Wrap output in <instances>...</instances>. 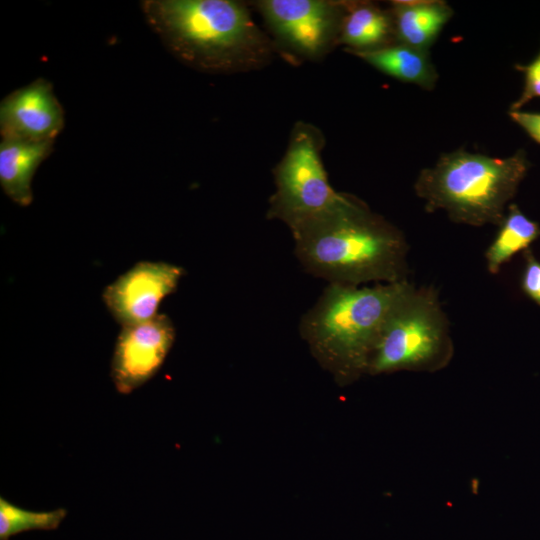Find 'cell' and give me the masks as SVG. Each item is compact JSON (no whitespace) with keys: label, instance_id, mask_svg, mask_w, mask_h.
<instances>
[{"label":"cell","instance_id":"obj_13","mask_svg":"<svg viewBox=\"0 0 540 540\" xmlns=\"http://www.w3.org/2000/svg\"><path fill=\"white\" fill-rule=\"evenodd\" d=\"M350 53L390 77L418 85L425 90H432L438 79L428 51L402 43L397 42L375 50Z\"/></svg>","mask_w":540,"mask_h":540},{"label":"cell","instance_id":"obj_8","mask_svg":"<svg viewBox=\"0 0 540 540\" xmlns=\"http://www.w3.org/2000/svg\"><path fill=\"white\" fill-rule=\"evenodd\" d=\"M184 275L179 265L139 261L108 284L101 298L121 327L142 323L159 314L160 303L177 290Z\"/></svg>","mask_w":540,"mask_h":540},{"label":"cell","instance_id":"obj_12","mask_svg":"<svg viewBox=\"0 0 540 540\" xmlns=\"http://www.w3.org/2000/svg\"><path fill=\"white\" fill-rule=\"evenodd\" d=\"M389 11L396 42L423 51H428L453 16L452 8L441 0L393 1Z\"/></svg>","mask_w":540,"mask_h":540},{"label":"cell","instance_id":"obj_5","mask_svg":"<svg viewBox=\"0 0 540 540\" xmlns=\"http://www.w3.org/2000/svg\"><path fill=\"white\" fill-rule=\"evenodd\" d=\"M451 352L449 321L437 291L408 283L384 321L368 373L440 367Z\"/></svg>","mask_w":540,"mask_h":540},{"label":"cell","instance_id":"obj_4","mask_svg":"<svg viewBox=\"0 0 540 540\" xmlns=\"http://www.w3.org/2000/svg\"><path fill=\"white\" fill-rule=\"evenodd\" d=\"M528 169L522 149L506 158L459 149L423 169L414 190L429 213L442 210L453 222L475 227L499 226Z\"/></svg>","mask_w":540,"mask_h":540},{"label":"cell","instance_id":"obj_1","mask_svg":"<svg viewBox=\"0 0 540 540\" xmlns=\"http://www.w3.org/2000/svg\"><path fill=\"white\" fill-rule=\"evenodd\" d=\"M289 230L302 268L328 284L407 281L404 234L356 196Z\"/></svg>","mask_w":540,"mask_h":540},{"label":"cell","instance_id":"obj_10","mask_svg":"<svg viewBox=\"0 0 540 540\" xmlns=\"http://www.w3.org/2000/svg\"><path fill=\"white\" fill-rule=\"evenodd\" d=\"M65 124V114L53 85L44 78L9 93L0 103L2 139L54 141Z\"/></svg>","mask_w":540,"mask_h":540},{"label":"cell","instance_id":"obj_11","mask_svg":"<svg viewBox=\"0 0 540 540\" xmlns=\"http://www.w3.org/2000/svg\"><path fill=\"white\" fill-rule=\"evenodd\" d=\"M53 143L1 140L0 185L3 192L17 205L26 207L32 203L34 174L52 152Z\"/></svg>","mask_w":540,"mask_h":540},{"label":"cell","instance_id":"obj_14","mask_svg":"<svg viewBox=\"0 0 540 540\" xmlns=\"http://www.w3.org/2000/svg\"><path fill=\"white\" fill-rule=\"evenodd\" d=\"M396 42L394 25L389 10L369 2H347L339 44L346 51H369Z\"/></svg>","mask_w":540,"mask_h":540},{"label":"cell","instance_id":"obj_17","mask_svg":"<svg viewBox=\"0 0 540 540\" xmlns=\"http://www.w3.org/2000/svg\"><path fill=\"white\" fill-rule=\"evenodd\" d=\"M515 68L524 75V87L520 97L511 104L510 111H518L534 98H540V51L527 65L517 64Z\"/></svg>","mask_w":540,"mask_h":540},{"label":"cell","instance_id":"obj_16","mask_svg":"<svg viewBox=\"0 0 540 540\" xmlns=\"http://www.w3.org/2000/svg\"><path fill=\"white\" fill-rule=\"evenodd\" d=\"M67 515V510L31 511L0 498V540L31 530H55Z\"/></svg>","mask_w":540,"mask_h":540},{"label":"cell","instance_id":"obj_2","mask_svg":"<svg viewBox=\"0 0 540 540\" xmlns=\"http://www.w3.org/2000/svg\"><path fill=\"white\" fill-rule=\"evenodd\" d=\"M150 27L178 59L206 72L259 68L271 56L269 39L243 3L231 0H145Z\"/></svg>","mask_w":540,"mask_h":540},{"label":"cell","instance_id":"obj_19","mask_svg":"<svg viewBox=\"0 0 540 540\" xmlns=\"http://www.w3.org/2000/svg\"><path fill=\"white\" fill-rule=\"evenodd\" d=\"M509 116L530 138L540 144V113L518 110L509 111Z\"/></svg>","mask_w":540,"mask_h":540},{"label":"cell","instance_id":"obj_6","mask_svg":"<svg viewBox=\"0 0 540 540\" xmlns=\"http://www.w3.org/2000/svg\"><path fill=\"white\" fill-rule=\"evenodd\" d=\"M324 137L311 124L297 123L285 155L274 169L275 192L267 217L292 228L336 208L350 194L330 185L321 159Z\"/></svg>","mask_w":540,"mask_h":540},{"label":"cell","instance_id":"obj_18","mask_svg":"<svg viewBox=\"0 0 540 540\" xmlns=\"http://www.w3.org/2000/svg\"><path fill=\"white\" fill-rule=\"evenodd\" d=\"M524 261L521 288L531 300L540 306V262L529 248L524 250Z\"/></svg>","mask_w":540,"mask_h":540},{"label":"cell","instance_id":"obj_15","mask_svg":"<svg viewBox=\"0 0 540 540\" xmlns=\"http://www.w3.org/2000/svg\"><path fill=\"white\" fill-rule=\"evenodd\" d=\"M498 232L485 252L487 269L497 274L501 267L519 251L528 249L529 245L540 236V226L529 219L520 208L510 203Z\"/></svg>","mask_w":540,"mask_h":540},{"label":"cell","instance_id":"obj_7","mask_svg":"<svg viewBox=\"0 0 540 540\" xmlns=\"http://www.w3.org/2000/svg\"><path fill=\"white\" fill-rule=\"evenodd\" d=\"M255 5L277 41L295 54L317 59L339 44L347 2L262 0Z\"/></svg>","mask_w":540,"mask_h":540},{"label":"cell","instance_id":"obj_9","mask_svg":"<svg viewBox=\"0 0 540 540\" xmlns=\"http://www.w3.org/2000/svg\"><path fill=\"white\" fill-rule=\"evenodd\" d=\"M175 338V326L163 313L122 327L110 365V377L116 390L127 395L152 379L162 367Z\"/></svg>","mask_w":540,"mask_h":540},{"label":"cell","instance_id":"obj_3","mask_svg":"<svg viewBox=\"0 0 540 540\" xmlns=\"http://www.w3.org/2000/svg\"><path fill=\"white\" fill-rule=\"evenodd\" d=\"M408 283L371 287L327 284L302 315L300 335L339 380L354 379L368 372L384 321Z\"/></svg>","mask_w":540,"mask_h":540}]
</instances>
